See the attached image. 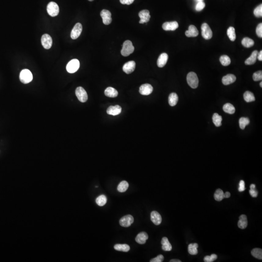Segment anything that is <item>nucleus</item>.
I'll return each mask as SVG.
<instances>
[{"mask_svg":"<svg viewBox=\"0 0 262 262\" xmlns=\"http://www.w3.org/2000/svg\"><path fill=\"white\" fill-rule=\"evenodd\" d=\"M135 50V47L130 40H126L122 45L121 53L123 56H128L132 53Z\"/></svg>","mask_w":262,"mask_h":262,"instance_id":"obj_1","label":"nucleus"},{"mask_svg":"<svg viewBox=\"0 0 262 262\" xmlns=\"http://www.w3.org/2000/svg\"><path fill=\"white\" fill-rule=\"evenodd\" d=\"M20 80L23 84H28L33 80V75L29 70L24 69L20 72Z\"/></svg>","mask_w":262,"mask_h":262,"instance_id":"obj_2","label":"nucleus"},{"mask_svg":"<svg viewBox=\"0 0 262 262\" xmlns=\"http://www.w3.org/2000/svg\"><path fill=\"white\" fill-rule=\"evenodd\" d=\"M187 79L188 84L192 89H196L198 86V77L195 72H189L187 76Z\"/></svg>","mask_w":262,"mask_h":262,"instance_id":"obj_3","label":"nucleus"},{"mask_svg":"<svg viewBox=\"0 0 262 262\" xmlns=\"http://www.w3.org/2000/svg\"><path fill=\"white\" fill-rule=\"evenodd\" d=\"M47 10L49 15L51 17H56L59 14V6L56 2H51L48 5Z\"/></svg>","mask_w":262,"mask_h":262,"instance_id":"obj_4","label":"nucleus"},{"mask_svg":"<svg viewBox=\"0 0 262 262\" xmlns=\"http://www.w3.org/2000/svg\"><path fill=\"white\" fill-rule=\"evenodd\" d=\"M79 67L80 62L79 60L76 59H72L67 65V71L70 73H75L78 71Z\"/></svg>","mask_w":262,"mask_h":262,"instance_id":"obj_5","label":"nucleus"},{"mask_svg":"<svg viewBox=\"0 0 262 262\" xmlns=\"http://www.w3.org/2000/svg\"><path fill=\"white\" fill-rule=\"evenodd\" d=\"M76 95L79 101L82 103H85L88 99V96L85 89L82 87L79 86L76 89Z\"/></svg>","mask_w":262,"mask_h":262,"instance_id":"obj_6","label":"nucleus"},{"mask_svg":"<svg viewBox=\"0 0 262 262\" xmlns=\"http://www.w3.org/2000/svg\"><path fill=\"white\" fill-rule=\"evenodd\" d=\"M202 29V35L204 39H210L212 38L213 32L210 28L208 24L204 23L201 27Z\"/></svg>","mask_w":262,"mask_h":262,"instance_id":"obj_7","label":"nucleus"},{"mask_svg":"<svg viewBox=\"0 0 262 262\" xmlns=\"http://www.w3.org/2000/svg\"><path fill=\"white\" fill-rule=\"evenodd\" d=\"M42 43L43 47L46 49H50L52 46L53 40L49 35L44 34L42 36Z\"/></svg>","mask_w":262,"mask_h":262,"instance_id":"obj_8","label":"nucleus"},{"mask_svg":"<svg viewBox=\"0 0 262 262\" xmlns=\"http://www.w3.org/2000/svg\"><path fill=\"white\" fill-rule=\"evenodd\" d=\"M83 27L80 23H77L72 29L71 32V37L72 39H77V38L80 35L82 32Z\"/></svg>","mask_w":262,"mask_h":262,"instance_id":"obj_9","label":"nucleus"},{"mask_svg":"<svg viewBox=\"0 0 262 262\" xmlns=\"http://www.w3.org/2000/svg\"><path fill=\"white\" fill-rule=\"evenodd\" d=\"M134 221L133 217L130 215L123 217L119 220V224L122 227H128L131 225Z\"/></svg>","mask_w":262,"mask_h":262,"instance_id":"obj_10","label":"nucleus"},{"mask_svg":"<svg viewBox=\"0 0 262 262\" xmlns=\"http://www.w3.org/2000/svg\"><path fill=\"white\" fill-rule=\"evenodd\" d=\"M100 16L103 19V23L105 25H109L112 22L111 13L107 10L104 9L100 12Z\"/></svg>","mask_w":262,"mask_h":262,"instance_id":"obj_11","label":"nucleus"},{"mask_svg":"<svg viewBox=\"0 0 262 262\" xmlns=\"http://www.w3.org/2000/svg\"><path fill=\"white\" fill-rule=\"evenodd\" d=\"M136 63L133 61H130L126 63L123 66V71L127 74H130L135 71Z\"/></svg>","mask_w":262,"mask_h":262,"instance_id":"obj_12","label":"nucleus"},{"mask_svg":"<svg viewBox=\"0 0 262 262\" xmlns=\"http://www.w3.org/2000/svg\"><path fill=\"white\" fill-rule=\"evenodd\" d=\"M138 15L140 18V23L141 24L148 23V21L150 20V18H151L150 12L148 10H143L141 11L138 14Z\"/></svg>","mask_w":262,"mask_h":262,"instance_id":"obj_13","label":"nucleus"},{"mask_svg":"<svg viewBox=\"0 0 262 262\" xmlns=\"http://www.w3.org/2000/svg\"><path fill=\"white\" fill-rule=\"evenodd\" d=\"M179 27V24L177 21L166 22L163 24L162 28L165 31H174Z\"/></svg>","mask_w":262,"mask_h":262,"instance_id":"obj_14","label":"nucleus"},{"mask_svg":"<svg viewBox=\"0 0 262 262\" xmlns=\"http://www.w3.org/2000/svg\"><path fill=\"white\" fill-rule=\"evenodd\" d=\"M153 87L150 84H143L140 88V92L143 95H149L152 93Z\"/></svg>","mask_w":262,"mask_h":262,"instance_id":"obj_15","label":"nucleus"},{"mask_svg":"<svg viewBox=\"0 0 262 262\" xmlns=\"http://www.w3.org/2000/svg\"><path fill=\"white\" fill-rule=\"evenodd\" d=\"M122 112V107L119 105L110 106L107 109V113L112 116H117Z\"/></svg>","mask_w":262,"mask_h":262,"instance_id":"obj_16","label":"nucleus"},{"mask_svg":"<svg viewBox=\"0 0 262 262\" xmlns=\"http://www.w3.org/2000/svg\"><path fill=\"white\" fill-rule=\"evenodd\" d=\"M151 218L152 222L156 225H159L162 222V217L159 213L154 211L151 214Z\"/></svg>","mask_w":262,"mask_h":262,"instance_id":"obj_17","label":"nucleus"},{"mask_svg":"<svg viewBox=\"0 0 262 262\" xmlns=\"http://www.w3.org/2000/svg\"><path fill=\"white\" fill-rule=\"evenodd\" d=\"M168 54L166 53H163L160 55L157 60V66L158 67H163L165 66L168 61Z\"/></svg>","mask_w":262,"mask_h":262,"instance_id":"obj_18","label":"nucleus"},{"mask_svg":"<svg viewBox=\"0 0 262 262\" xmlns=\"http://www.w3.org/2000/svg\"><path fill=\"white\" fill-rule=\"evenodd\" d=\"M236 77L235 75L229 74L222 78V83L224 85H229L234 83L236 81Z\"/></svg>","mask_w":262,"mask_h":262,"instance_id":"obj_19","label":"nucleus"},{"mask_svg":"<svg viewBox=\"0 0 262 262\" xmlns=\"http://www.w3.org/2000/svg\"><path fill=\"white\" fill-rule=\"evenodd\" d=\"M185 35L187 37H196L198 35V31L197 28L194 25H191L189 26L188 30L185 32Z\"/></svg>","mask_w":262,"mask_h":262,"instance_id":"obj_20","label":"nucleus"},{"mask_svg":"<svg viewBox=\"0 0 262 262\" xmlns=\"http://www.w3.org/2000/svg\"><path fill=\"white\" fill-rule=\"evenodd\" d=\"M148 239V235L145 232H141L137 235L136 238V242L140 244H144Z\"/></svg>","mask_w":262,"mask_h":262,"instance_id":"obj_21","label":"nucleus"},{"mask_svg":"<svg viewBox=\"0 0 262 262\" xmlns=\"http://www.w3.org/2000/svg\"><path fill=\"white\" fill-rule=\"evenodd\" d=\"M258 53V52L256 50L253 51L252 53L251 56L248 59H246V60L245 62L246 65H251L254 64L256 62V60L257 59V55Z\"/></svg>","mask_w":262,"mask_h":262,"instance_id":"obj_22","label":"nucleus"},{"mask_svg":"<svg viewBox=\"0 0 262 262\" xmlns=\"http://www.w3.org/2000/svg\"><path fill=\"white\" fill-rule=\"evenodd\" d=\"M248 226V220L246 215H242L239 217V220L238 222V227L241 229H245Z\"/></svg>","mask_w":262,"mask_h":262,"instance_id":"obj_23","label":"nucleus"},{"mask_svg":"<svg viewBox=\"0 0 262 262\" xmlns=\"http://www.w3.org/2000/svg\"><path fill=\"white\" fill-rule=\"evenodd\" d=\"M105 95L110 98H115L118 95V92L113 87H108L104 91Z\"/></svg>","mask_w":262,"mask_h":262,"instance_id":"obj_24","label":"nucleus"},{"mask_svg":"<svg viewBox=\"0 0 262 262\" xmlns=\"http://www.w3.org/2000/svg\"><path fill=\"white\" fill-rule=\"evenodd\" d=\"M162 245V249L166 252H169L172 249V246L169 242V239L167 237H163L161 241Z\"/></svg>","mask_w":262,"mask_h":262,"instance_id":"obj_25","label":"nucleus"},{"mask_svg":"<svg viewBox=\"0 0 262 262\" xmlns=\"http://www.w3.org/2000/svg\"><path fill=\"white\" fill-rule=\"evenodd\" d=\"M178 101V96L175 93H172L169 95V104L171 106L176 105Z\"/></svg>","mask_w":262,"mask_h":262,"instance_id":"obj_26","label":"nucleus"},{"mask_svg":"<svg viewBox=\"0 0 262 262\" xmlns=\"http://www.w3.org/2000/svg\"><path fill=\"white\" fill-rule=\"evenodd\" d=\"M198 247V244L197 243L190 244L188 247V252L191 255H196L198 253L197 249Z\"/></svg>","mask_w":262,"mask_h":262,"instance_id":"obj_27","label":"nucleus"},{"mask_svg":"<svg viewBox=\"0 0 262 262\" xmlns=\"http://www.w3.org/2000/svg\"><path fill=\"white\" fill-rule=\"evenodd\" d=\"M223 111L229 114H233L235 113V109L233 106V105L231 104L230 103H227L224 104L223 107Z\"/></svg>","mask_w":262,"mask_h":262,"instance_id":"obj_28","label":"nucleus"},{"mask_svg":"<svg viewBox=\"0 0 262 262\" xmlns=\"http://www.w3.org/2000/svg\"><path fill=\"white\" fill-rule=\"evenodd\" d=\"M114 249L120 252H128L130 250V247L127 244H116L114 246Z\"/></svg>","mask_w":262,"mask_h":262,"instance_id":"obj_29","label":"nucleus"},{"mask_svg":"<svg viewBox=\"0 0 262 262\" xmlns=\"http://www.w3.org/2000/svg\"><path fill=\"white\" fill-rule=\"evenodd\" d=\"M244 99L247 103L255 101V98L253 94L250 91H247L244 94Z\"/></svg>","mask_w":262,"mask_h":262,"instance_id":"obj_30","label":"nucleus"},{"mask_svg":"<svg viewBox=\"0 0 262 262\" xmlns=\"http://www.w3.org/2000/svg\"><path fill=\"white\" fill-rule=\"evenodd\" d=\"M214 198L216 201L220 202L224 198V193L221 189H217L214 194Z\"/></svg>","mask_w":262,"mask_h":262,"instance_id":"obj_31","label":"nucleus"},{"mask_svg":"<svg viewBox=\"0 0 262 262\" xmlns=\"http://www.w3.org/2000/svg\"><path fill=\"white\" fill-rule=\"evenodd\" d=\"M213 122L215 126L217 127H220L221 125V122L222 118L221 116H220L217 113H215L213 115L212 118Z\"/></svg>","mask_w":262,"mask_h":262,"instance_id":"obj_32","label":"nucleus"},{"mask_svg":"<svg viewBox=\"0 0 262 262\" xmlns=\"http://www.w3.org/2000/svg\"><path fill=\"white\" fill-rule=\"evenodd\" d=\"M227 35L231 42H234L236 39L235 29L233 27H230L227 30Z\"/></svg>","mask_w":262,"mask_h":262,"instance_id":"obj_33","label":"nucleus"},{"mask_svg":"<svg viewBox=\"0 0 262 262\" xmlns=\"http://www.w3.org/2000/svg\"><path fill=\"white\" fill-rule=\"evenodd\" d=\"M242 44L246 48H250L253 47L254 44V42L250 38H245L242 39Z\"/></svg>","mask_w":262,"mask_h":262,"instance_id":"obj_34","label":"nucleus"},{"mask_svg":"<svg viewBox=\"0 0 262 262\" xmlns=\"http://www.w3.org/2000/svg\"><path fill=\"white\" fill-rule=\"evenodd\" d=\"M128 187H129V184L128 183V182L123 181L119 183L117 189L119 192H124L127 190Z\"/></svg>","mask_w":262,"mask_h":262,"instance_id":"obj_35","label":"nucleus"},{"mask_svg":"<svg viewBox=\"0 0 262 262\" xmlns=\"http://www.w3.org/2000/svg\"><path fill=\"white\" fill-rule=\"evenodd\" d=\"M252 255L254 257L260 260L262 259V249L259 248L253 249L251 252Z\"/></svg>","mask_w":262,"mask_h":262,"instance_id":"obj_36","label":"nucleus"},{"mask_svg":"<svg viewBox=\"0 0 262 262\" xmlns=\"http://www.w3.org/2000/svg\"><path fill=\"white\" fill-rule=\"evenodd\" d=\"M96 203L100 206H103L106 204L107 198L104 195H100L96 199Z\"/></svg>","mask_w":262,"mask_h":262,"instance_id":"obj_37","label":"nucleus"},{"mask_svg":"<svg viewBox=\"0 0 262 262\" xmlns=\"http://www.w3.org/2000/svg\"><path fill=\"white\" fill-rule=\"evenodd\" d=\"M239 126L240 128H241V129H244L245 128L246 126L248 125V124H249V120L248 118H245V117H242V118H240L239 121Z\"/></svg>","mask_w":262,"mask_h":262,"instance_id":"obj_38","label":"nucleus"},{"mask_svg":"<svg viewBox=\"0 0 262 262\" xmlns=\"http://www.w3.org/2000/svg\"><path fill=\"white\" fill-rule=\"evenodd\" d=\"M220 62L221 64H222L224 66H227L230 65L231 63V59L228 56L226 55L222 56L220 57Z\"/></svg>","mask_w":262,"mask_h":262,"instance_id":"obj_39","label":"nucleus"},{"mask_svg":"<svg viewBox=\"0 0 262 262\" xmlns=\"http://www.w3.org/2000/svg\"><path fill=\"white\" fill-rule=\"evenodd\" d=\"M254 15L256 17H261L262 16V5H259L255 8L254 10Z\"/></svg>","mask_w":262,"mask_h":262,"instance_id":"obj_40","label":"nucleus"},{"mask_svg":"<svg viewBox=\"0 0 262 262\" xmlns=\"http://www.w3.org/2000/svg\"><path fill=\"white\" fill-rule=\"evenodd\" d=\"M253 79L254 81H259L262 80V71H256L253 75Z\"/></svg>","mask_w":262,"mask_h":262,"instance_id":"obj_41","label":"nucleus"},{"mask_svg":"<svg viewBox=\"0 0 262 262\" xmlns=\"http://www.w3.org/2000/svg\"><path fill=\"white\" fill-rule=\"evenodd\" d=\"M217 258V256L215 254H213L210 256H206L204 258V261L205 262H212L216 260Z\"/></svg>","mask_w":262,"mask_h":262,"instance_id":"obj_42","label":"nucleus"},{"mask_svg":"<svg viewBox=\"0 0 262 262\" xmlns=\"http://www.w3.org/2000/svg\"><path fill=\"white\" fill-rule=\"evenodd\" d=\"M206 6V4L203 2H199L196 6V10L197 11H201Z\"/></svg>","mask_w":262,"mask_h":262,"instance_id":"obj_43","label":"nucleus"},{"mask_svg":"<svg viewBox=\"0 0 262 262\" xmlns=\"http://www.w3.org/2000/svg\"><path fill=\"white\" fill-rule=\"evenodd\" d=\"M256 33L257 35L258 36L259 38H262V24L260 23L258 25L257 27L256 28Z\"/></svg>","mask_w":262,"mask_h":262,"instance_id":"obj_44","label":"nucleus"},{"mask_svg":"<svg viewBox=\"0 0 262 262\" xmlns=\"http://www.w3.org/2000/svg\"><path fill=\"white\" fill-rule=\"evenodd\" d=\"M164 256L163 255H158V256L156 257L155 258L152 259L151 260H150V262H163V260H164Z\"/></svg>","mask_w":262,"mask_h":262,"instance_id":"obj_45","label":"nucleus"},{"mask_svg":"<svg viewBox=\"0 0 262 262\" xmlns=\"http://www.w3.org/2000/svg\"><path fill=\"white\" fill-rule=\"evenodd\" d=\"M245 183L243 180L240 181L239 184L238 191L239 192L244 191L245 190Z\"/></svg>","mask_w":262,"mask_h":262,"instance_id":"obj_46","label":"nucleus"},{"mask_svg":"<svg viewBox=\"0 0 262 262\" xmlns=\"http://www.w3.org/2000/svg\"><path fill=\"white\" fill-rule=\"evenodd\" d=\"M249 194L252 197L256 198L258 196V192L255 188H250L249 191Z\"/></svg>","mask_w":262,"mask_h":262,"instance_id":"obj_47","label":"nucleus"},{"mask_svg":"<svg viewBox=\"0 0 262 262\" xmlns=\"http://www.w3.org/2000/svg\"><path fill=\"white\" fill-rule=\"evenodd\" d=\"M135 0H120L121 4L123 5H130L132 4Z\"/></svg>","mask_w":262,"mask_h":262,"instance_id":"obj_48","label":"nucleus"},{"mask_svg":"<svg viewBox=\"0 0 262 262\" xmlns=\"http://www.w3.org/2000/svg\"><path fill=\"white\" fill-rule=\"evenodd\" d=\"M257 59L259 61H262V51H260V52L258 53Z\"/></svg>","mask_w":262,"mask_h":262,"instance_id":"obj_49","label":"nucleus"},{"mask_svg":"<svg viewBox=\"0 0 262 262\" xmlns=\"http://www.w3.org/2000/svg\"><path fill=\"white\" fill-rule=\"evenodd\" d=\"M231 194L229 192H226L225 193H224L225 198H229L230 197Z\"/></svg>","mask_w":262,"mask_h":262,"instance_id":"obj_50","label":"nucleus"},{"mask_svg":"<svg viewBox=\"0 0 262 262\" xmlns=\"http://www.w3.org/2000/svg\"><path fill=\"white\" fill-rule=\"evenodd\" d=\"M170 262H181V261H180V260H178V259H172V260H170Z\"/></svg>","mask_w":262,"mask_h":262,"instance_id":"obj_51","label":"nucleus"},{"mask_svg":"<svg viewBox=\"0 0 262 262\" xmlns=\"http://www.w3.org/2000/svg\"><path fill=\"white\" fill-rule=\"evenodd\" d=\"M260 86L261 87H262V82H261V83H260Z\"/></svg>","mask_w":262,"mask_h":262,"instance_id":"obj_52","label":"nucleus"},{"mask_svg":"<svg viewBox=\"0 0 262 262\" xmlns=\"http://www.w3.org/2000/svg\"><path fill=\"white\" fill-rule=\"evenodd\" d=\"M198 2H202L203 1V0H197Z\"/></svg>","mask_w":262,"mask_h":262,"instance_id":"obj_53","label":"nucleus"},{"mask_svg":"<svg viewBox=\"0 0 262 262\" xmlns=\"http://www.w3.org/2000/svg\"><path fill=\"white\" fill-rule=\"evenodd\" d=\"M89 1H93V0H89Z\"/></svg>","mask_w":262,"mask_h":262,"instance_id":"obj_54","label":"nucleus"}]
</instances>
